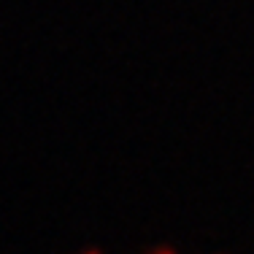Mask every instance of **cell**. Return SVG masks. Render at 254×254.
Instances as JSON below:
<instances>
[{"mask_svg": "<svg viewBox=\"0 0 254 254\" xmlns=\"http://www.w3.org/2000/svg\"><path fill=\"white\" fill-rule=\"evenodd\" d=\"M152 254H176L171 249V246H162V249H157V252H152Z\"/></svg>", "mask_w": 254, "mask_h": 254, "instance_id": "cell-1", "label": "cell"}, {"mask_svg": "<svg viewBox=\"0 0 254 254\" xmlns=\"http://www.w3.org/2000/svg\"><path fill=\"white\" fill-rule=\"evenodd\" d=\"M89 254H100V252H98V249H92V252H89Z\"/></svg>", "mask_w": 254, "mask_h": 254, "instance_id": "cell-2", "label": "cell"}]
</instances>
